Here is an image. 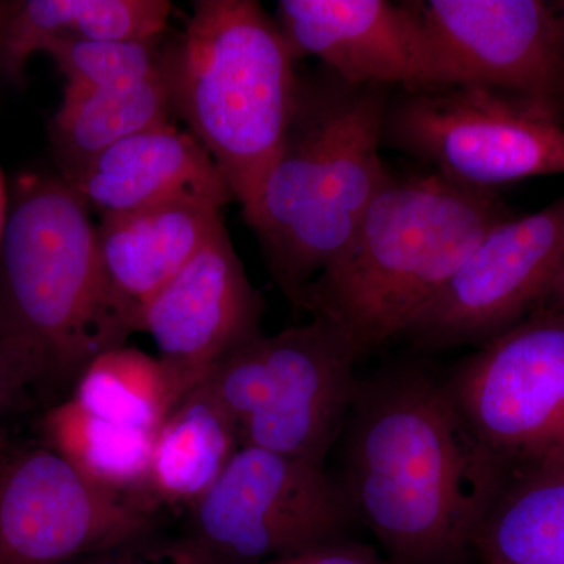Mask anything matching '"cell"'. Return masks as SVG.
Returning a JSON list of instances; mask_svg holds the SVG:
<instances>
[{"instance_id":"15","label":"cell","mask_w":564,"mask_h":564,"mask_svg":"<svg viewBox=\"0 0 564 564\" xmlns=\"http://www.w3.org/2000/svg\"><path fill=\"white\" fill-rule=\"evenodd\" d=\"M87 204L117 214L195 198L223 209L236 202L202 143L172 121L120 141L66 181Z\"/></svg>"},{"instance_id":"20","label":"cell","mask_w":564,"mask_h":564,"mask_svg":"<svg viewBox=\"0 0 564 564\" xmlns=\"http://www.w3.org/2000/svg\"><path fill=\"white\" fill-rule=\"evenodd\" d=\"M173 107L162 76L93 88L63 90L61 107L51 122V140L70 181L101 152L137 133L172 121Z\"/></svg>"},{"instance_id":"7","label":"cell","mask_w":564,"mask_h":564,"mask_svg":"<svg viewBox=\"0 0 564 564\" xmlns=\"http://www.w3.org/2000/svg\"><path fill=\"white\" fill-rule=\"evenodd\" d=\"M383 144L477 191L564 174V126L478 85L393 91Z\"/></svg>"},{"instance_id":"9","label":"cell","mask_w":564,"mask_h":564,"mask_svg":"<svg viewBox=\"0 0 564 564\" xmlns=\"http://www.w3.org/2000/svg\"><path fill=\"white\" fill-rule=\"evenodd\" d=\"M152 508L82 477L43 443L0 445V564H63L139 543Z\"/></svg>"},{"instance_id":"4","label":"cell","mask_w":564,"mask_h":564,"mask_svg":"<svg viewBox=\"0 0 564 564\" xmlns=\"http://www.w3.org/2000/svg\"><path fill=\"white\" fill-rule=\"evenodd\" d=\"M296 57L254 0H196L163 50L173 113L209 152L243 214L254 206L299 98Z\"/></svg>"},{"instance_id":"14","label":"cell","mask_w":564,"mask_h":564,"mask_svg":"<svg viewBox=\"0 0 564 564\" xmlns=\"http://www.w3.org/2000/svg\"><path fill=\"white\" fill-rule=\"evenodd\" d=\"M262 315V295L221 223L143 307L140 332L154 340L180 403L226 355L261 336Z\"/></svg>"},{"instance_id":"3","label":"cell","mask_w":564,"mask_h":564,"mask_svg":"<svg viewBox=\"0 0 564 564\" xmlns=\"http://www.w3.org/2000/svg\"><path fill=\"white\" fill-rule=\"evenodd\" d=\"M508 217L497 192L464 187L432 170L391 174L343 254L307 289L302 311L343 329L361 359L403 336L485 234Z\"/></svg>"},{"instance_id":"29","label":"cell","mask_w":564,"mask_h":564,"mask_svg":"<svg viewBox=\"0 0 564 564\" xmlns=\"http://www.w3.org/2000/svg\"><path fill=\"white\" fill-rule=\"evenodd\" d=\"M2 444H3V443H2ZM2 444H0V445H2Z\"/></svg>"},{"instance_id":"2","label":"cell","mask_w":564,"mask_h":564,"mask_svg":"<svg viewBox=\"0 0 564 564\" xmlns=\"http://www.w3.org/2000/svg\"><path fill=\"white\" fill-rule=\"evenodd\" d=\"M392 88L322 68L300 76L280 154L245 215L270 274L295 310L348 247L391 172L380 155Z\"/></svg>"},{"instance_id":"5","label":"cell","mask_w":564,"mask_h":564,"mask_svg":"<svg viewBox=\"0 0 564 564\" xmlns=\"http://www.w3.org/2000/svg\"><path fill=\"white\" fill-rule=\"evenodd\" d=\"M132 333L87 204L63 177L18 182L0 247V334L39 348L55 395Z\"/></svg>"},{"instance_id":"25","label":"cell","mask_w":564,"mask_h":564,"mask_svg":"<svg viewBox=\"0 0 564 564\" xmlns=\"http://www.w3.org/2000/svg\"><path fill=\"white\" fill-rule=\"evenodd\" d=\"M256 564H386L377 549L359 541L340 540L310 549L300 554L281 556Z\"/></svg>"},{"instance_id":"26","label":"cell","mask_w":564,"mask_h":564,"mask_svg":"<svg viewBox=\"0 0 564 564\" xmlns=\"http://www.w3.org/2000/svg\"><path fill=\"white\" fill-rule=\"evenodd\" d=\"M10 196L7 192L6 180H3L2 170H0V247H2L3 234H6L7 223H9Z\"/></svg>"},{"instance_id":"24","label":"cell","mask_w":564,"mask_h":564,"mask_svg":"<svg viewBox=\"0 0 564 564\" xmlns=\"http://www.w3.org/2000/svg\"><path fill=\"white\" fill-rule=\"evenodd\" d=\"M47 395H52L50 372L39 348L0 334V444L9 441L10 423Z\"/></svg>"},{"instance_id":"8","label":"cell","mask_w":564,"mask_h":564,"mask_svg":"<svg viewBox=\"0 0 564 564\" xmlns=\"http://www.w3.org/2000/svg\"><path fill=\"white\" fill-rule=\"evenodd\" d=\"M445 388L508 469L564 458V318L547 304L464 359Z\"/></svg>"},{"instance_id":"1","label":"cell","mask_w":564,"mask_h":564,"mask_svg":"<svg viewBox=\"0 0 564 564\" xmlns=\"http://www.w3.org/2000/svg\"><path fill=\"white\" fill-rule=\"evenodd\" d=\"M336 447L337 484L392 564L466 562L511 474L417 367L359 378Z\"/></svg>"},{"instance_id":"6","label":"cell","mask_w":564,"mask_h":564,"mask_svg":"<svg viewBox=\"0 0 564 564\" xmlns=\"http://www.w3.org/2000/svg\"><path fill=\"white\" fill-rule=\"evenodd\" d=\"M182 564H256L345 540L356 519L326 466L240 445L192 505Z\"/></svg>"},{"instance_id":"18","label":"cell","mask_w":564,"mask_h":564,"mask_svg":"<svg viewBox=\"0 0 564 564\" xmlns=\"http://www.w3.org/2000/svg\"><path fill=\"white\" fill-rule=\"evenodd\" d=\"M481 564H564V458L511 470L474 538Z\"/></svg>"},{"instance_id":"27","label":"cell","mask_w":564,"mask_h":564,"mask_svg":"<svg viewBox=\"0 0 564 564\" xmlns=\"http://www.w3.org/2000/svg\"><path fill=\"white\" fill-rule=\"evenodd\" d=\"M544 303L564 318V272L560 274L558 280H556L554 288H552Z\"/></svg>"},{"instance_id":"21","label":"cell","mask_w":564,"mask_h":564,"mask_svg":"<svg viewBox=\"0 0 564 564\" xmlns=\"http://www.w3.org/2000/svg\"><path fill=\"white\" fill-rule=\"evenodd\" d=\"M40 433L41 443L93 485L147 503L144 489L155 433L104 421L70 395L47 408Z\"/></svg>"},{"instance_id":"16","label":"cell","mask_w":564,"mask_h":564,"mask_svg":"<svg viewBox=\"0 0 564 564\" xmlns=\"http://www.w3.org/2000/svg\"><path fill=\"white\" fill-rule=\"evenodd\" d=\"M221 223V209L195 198L102 215L98 240L104 269L133 333L140 332L143 307L202 250Z\"/></svg>"},{"instance_id":"23","label":"cell","mask_w":564,"mask_h":564,"mask_svg":"<svg viewBox=\"0 0 564 564\" xmlns=\"http://www.w3.org/2000/svg\"><path fill=\"white\" fill-rule=\"evenodd\" d=\"M65 77V90H93L163 74L158 40H58L44 51Z\"/></svg>"},{"instance_id":"19","label":"cell","mask_w":564,"mask_h":564,"mask_svg":"<svg viewBox=\"0 0 564 564\" xmlns=\"http://www.w3.org/2000/svg\"><path fill=\"white\" fill-rule=\"evenodd\" d=\"M239 447L236 423L195 389L155 433L144 500L150 507H192L220 478Z\"/></svg>"},{"instance_id":"13","label":"cell","mask_w":564,"mask_h":564,"mask_svg":"<svg viewBox=\"0 0 564 564\" xmlns=\"http://www.w3.org/2000/svg\"><path fill=\"white\" fill-rule=\"evenodd\" d=\"M276 24L296 61L318 58L348 84L408 91L455 85L413 0H281Z\"/></svg>"},{"instance_id":"17","label":"cell","mask_w":564,"mask_h":564,"mask_svg":"<svg viewBox=\"0 0 564 564\" xmlns=\"http://www.w3.org/2000/svg\"><path fill=\"white\" fill-rule=\"evenodd\" d=\"M170 13L166 0L0 2V74L20 84L33 55L58 40H159Z\"/></svg>"},{"instance_id":"10","label":"cell","mask_w":564,"mask_h":564,"mask_svg":"<svg viewBox=\"0 0 564 564\" xmlns=\"http://www.w3.org/2000/svg\"><path fill=\"white\" fill-rule=\"evenodd\" d=\"M564 272V195L497 223L403 337L426 350L486 344L529 317Z\"/></svg>"},{"instance_id":"28","label":"cell","mask_w":564,"mask_h":564,"mask_svg":"<svg viewBox=\"0 0 564 564\" xmlns=\"http://www.w3.org/2000/svg\"><path fill=\"white\" fill-rule=\"evenodd\" d=\"M82 564H132V563L120 562V560L107 558V556L98 555V556H91L90 562L82 563ZM174 564H182V563H174Z\"/></svg>"},{"instance_id":"12","label":"cell","mask_w":564,"mask_h":564,"mask_svg":"<svg viewBox=\"0 0 564 564\" xmlns=\"http://www.w3.org/2000/svg\"><path fill=\"white\" fill-rule=\"evenodd\" d=\"M261 392L240 445L326 466L344 430L359 378L355 348L325 318L258 337Z\"/></svg>"},{"instance_id":"11","label":"cell","mask_w":564,"mask_h":564,"mask_svg":"<svg viewBox=\"0 0 564 564\" xmlns=\"http://www.w3.org/2000/svg\"><path fill=\"white\" fill-rule=\"evenodd\" d=\"M455 85H478L564 126V2L415 0Z\"/></svg>"},{"instance_id":"22","label":"cell","mask_w":564,"mask_h":564,"mask_svg":"<svg viewBox=\"0 0 564 564\" xmlns=\"http://www.w3.org/2000/svg\"><path fill=\"white\" fill-rule=\"evenodd\" d=\"M70 397L104 421L148 433H158L177 404L162 362L126 345L96 356Z\"/></svg>"}]
</instances>
